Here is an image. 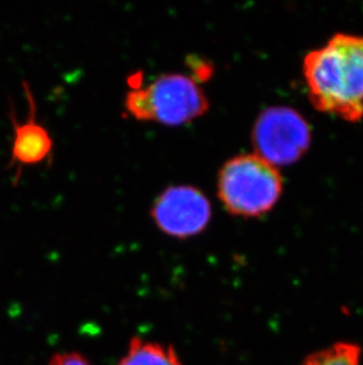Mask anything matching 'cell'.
Returning <instances> with one entry per match:
<instances>
[{
  "instance_id": "30bf717a",
  "label": "cell",
  "mask_w": 363,
  "mask_h": 365,
  "mask_svg": "<svg viewBox=\"0 0 363 365\" xmlns=\"http://www.w3.org/2000/svg\"><path fill=\"white\" fill-rule=\"evenodd\" d=\"M191 68L195 71L196 76L199 77V81L208 80L213 73V66H209L208 63L202 62V61H194L191 59Z\"/></svg>"
},
{
  "instance_id": "6da1fadb",
  "label": "cell",
  "mask_w": 363,
  "mask_h": 365,
  "mask_svg": "<svg viewBox=\"0 0 363 365\" xmlns=\"http://www.w3.org/2000/svg\"><path fill=\"white\" fill-rule=\"evenodd\" d=\"M303 76L316 110L352 123L362 120V36H332L323 46L307 53Z\"/></svg>"
},
{
  "instance_id": "9c48e42d",
  "label": "cell",
  "mask_w": 363,
  "mask_h": 365,
  "mask_svg": "<svg viewBox=\"0 0 363 365\" xmlns=\"http://www.w3.org/2000/svg\"><path fill=\"white\" fill-rule=\"evenodd\" d=\"M48 365H93L79 352H59L52 356Z\"/></svg>"
},
{
  "instance_id": "5b68a950",
  "label": "cell",
  "mask_w": 363,
  "mask_h": 365,
  "mask_svg": "<svg viewBox=\"0 0 363 365\" xmlns=\"http://www.w3.org/2000/svg\"><path fill=\"white\" fill-rule=\"evenodd\" d=\"M151 217L164 235L188 239L202 233L209 225L211 205L195 187H169L154 201Z\"/></svg>"
},
{
  "instance_id": "ba28073f",
  "label": "cell",
  "mask_w": 363,
  "mask_h": 365,
  "mask_svg": "<svg viewBox=\"0 0 363 365\" xmlns=\"http://www.w3.org/2000/svg\"><path fill=\"white\" fill-rule=\"evenodd\" d=\"M362 350L353 341H336L327 348L312 352L302 365H361Z\"/></svg>"
},
{
  "instance_id": "8992f818",
  "label": "cell",
  "mask_w": 363,
  "mask_h": 365,
  "mask_svg": "<svg viewBox=\"0 0 363 365\" xmlns=\"http://www.w3.org/2000/svg\"><path fill=\"white\" fill-rule=\"evenodd\" d=\"M25 93L28 102V118L18 122L12 115L14 140L11 147V167L16 168L14 179H19L21 169L26 165H36L51 155L53 142L48 131L36 121V102L30 86L24 83Z\"/></svg>"
},
{
  "instance_id": "3957f363",
  "label": "cell",
  "mask_w": 363,
  "mask_h": 365,
  "mask_svg": "<svg viewBox=\"0 0 363 365\" xmlns=\"http://www.w3.org/2000/svg\"><path fill=\"white\" fill-rule=\"evenodd\" d=\"M209 102L192 77L169 73L149 86H135L125 98V109L138 121L167 125L190 123L206 114Z\"/></svg>"
},
{
  "instance_id": "52a82bcc",
  "label": "cell",
  "mask_w": 363,
  "mask_h": 365,
  "mask_svg": "<svg viewBox=\"0 0 363 365\" xmlns=\"http://www.w3.org/2000/svg\"><path fill=\"white\" fill-rule=\"evenodd\" d=\"M117 365H183L172 345L131 338L125 355Z\"/></svg>"
},
{
  "instance_id": "277c9868",
  "label": "cell",
  "mask_w": 363,
  "mask_h": 365,
  "mask_svg": "<svg viewBox=\"0 0 363 365\" xmlns=\"http://www.w3.org/2000/svg\"><path fill=\"white\" fill-rule=\"evenodd\" d=\"M251 138L255 154L278 168L298 163L308 152L312 128L298 110L278 106L258 115Z\"/></svg>"
},
{
  "instance_id": "7a4b0ae2",
  "label": "cell",
  "mask_w": 363,
  "mask_h": 365,
  "mask_svg": "<svg viewBox=\"0 0 363 365\" xmlns=\"http://www.w3.org/2000/svg\"><path fill=\"white\" fill-rule=\"evenodd\" d=\"M282 193L281 173L256 154L235 156L219 170V200L236 217H263L278 205Z\"/></svg>"
}]
</instances>
